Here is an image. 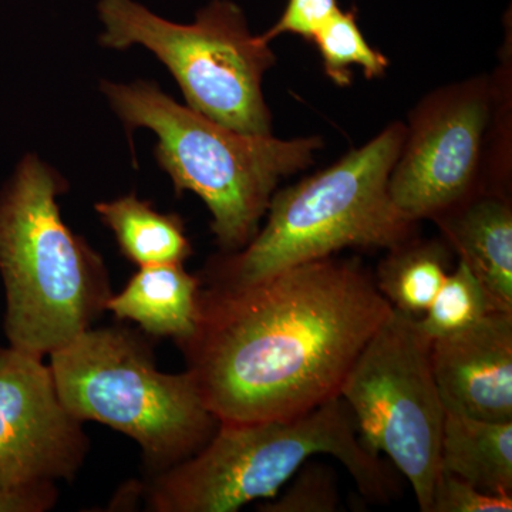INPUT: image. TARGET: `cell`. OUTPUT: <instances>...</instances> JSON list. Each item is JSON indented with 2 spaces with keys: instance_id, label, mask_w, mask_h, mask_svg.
<instances>
[{
  "instance_id": "1",
  "label": "cell",
  "mask_w": 512,
  "mask_h": 512,
  "mask_svg": "<svg viewBox=\"0 0 512 512\" xmlns=\"http://www.w3.org/2000/svg\"><path fill=\"white\" fill-rule=\"evenodd\" d=\"M357 258L335 255L244 285H208L178 345L220 423L291 419L333 397L392 312Z\"/></svg>"
},
{
  "instance_id": "2",
  "label": "cell",
  "mask_w": 512,
  "mask_h": 512,
  "mask_svg": "<svg viewBox=\"0 0 512 512\" xmlns=\"http://www.w3.org/2000/svg\"><path fill=\"white\" fill-rule=\"evenodd\" d=\"M62 174L26 154L0 188V275L10 348L43 359L92 328L111 292L103 258L67 227Z\"/></svg>"
},
{
  "instance_id": "3",
  "label": "cell",
  "mask_w": 512,
  "mask_h": 512,
  "mask_svg": "<svg viewBox=\"0 0 512 512\" xmlns=\"http://www.w3.org/2000/svg\"><path fill=\"white\" fill-rule=\"evenodd\" d=\"M100 90L127 133L147 128L156 134L158 165L178 195L194 192L207 205L224 254L247 247L279 184L311 168L325 147L320 136L278 138L234 130L183 106L154 82L103 80Z\"/></svg>"
},
{
  "instance_id": "4",
  "label": "cell",
  "mask_w": 512,
  "mask_h": 512,
  "mask_svg": "<svg viewBox=\"0 0 512 512\" xmlns=\"http://www.w3.org/2000/svg\"><path fill=\"white\" fill-rule=\"evenodd\" d=\"M404 136L406 124L393 121L325 170L278 188L264 227L247 247L212 258L207 284H251L346 248L387 251L416 237L419 222L404 215L389 192Z\"/></svg>"
},
{
  "instance_id": "5",
  "label": "cell",
  "mask_w": 512,
  "mask_h": 512,
  "mask_svg": "<svg viewBox=\"0 0 512 512\" xmlns=\"http://www.w3.org/2000/svg\"><path fill=\"white\" fill-rule=\"evenodd\" d=\"M320 454L342 463L369 500L392 497V474L360 437L348 403L336 396L291 419L220 423L194 456L156 474L147 507L235 512L252 501L275 498L306 461Z\"/></svg>"
},
{
  "instance_id": "6",
  "label": "cell",
  "mask_w": 512,
  "mask_h": 512,
  "mask_svg": "<svg viewBox=\"0 0 512 512\" xmlns=\"http://www.w3.org/2000/svg\"><path fill=\"white\" fill-rule=\"evenodd\" d=\"M49 357L63 406L136 441L156 473L194 456L220 426L190 372H160L126 329L90 328Z\"/></svg>"
},
{
  "instance_id": "7",
  "label": "cell",
  "mask_w": 512,
  "mask_h": 512,
  "mask_svg": "<svg viewBox=\"0 0 512 512\" xmlns=\"http://www.w3.org/2000/svg\"><path fill=\"white\" fill-rule=\"evenodd\" d=\"M96 10L104 49L143 46L173 74L190 109L242 133L272 134L262 83L278 59L237 3L211 0L191 23L161 18L136 0H99Z\"/></svg>"
},
{
  "instance_id": "8",
  "label": "cell",
  "mask_w": 512,
  "mask_h": 512,
  "mask_svg": "<svg viewBox=\"0 0 512 512\" xmlns=\"http://www.w3.org/2000/svg\"><path fill=\"white\" fill-rule=\"evenodd\" d=\"M430 346L416 316L392 309L340 387L360 437L407 478L423 512H430L440 473L447 413L431 369Z\"/></svg>"
},
{
  "instance_id": "9",
  "label": "cell",
  "mask_w": 512,
  "mask_h": 512,
  "mask_svg": "<svg viewBox=\"0 0 512 512\" xmlns=\"http://www.w3.org/2000/svg\"><path fill=\"white\" fill-rule=\"evenodd\" d=\"M495 74L444 84L413 107L389 180L410 220L439 217L484 190L497 113Z\"/></svg>"
},
{
  "instance_id": "10",
  "label": "cell",
  "mask_w": 512,
  "mask_h": 512,
  "mask_svg": "<svg viewBox=\"0 0 512 512\" xmlns=\"http://www.w3.org/2000/svg\"><path fill=\"white\" fill-rule=\"evenodd\" d=\"M57 394L50 366L0 349V512H45L72 481L89 440Z\"/></svg>"
},
{
  "instance_id": "11",
  "label": "cell",
  "mask_w": 512,
  "mask_h": 512,
  "mask_svg": "<svg viewBox=\"0 0 512 512\" xmlns=\"http://www.w3.org/2000/svg\"><path fill=\"white\" fill-rule=\"evenodd\" d=\"M431 369L447 412L512 421V312L494 311L431 342Z\"/></svg>"
},
{
  "instance_id": "12",
  "label": "cell",
  "mask_w": 512,
  "mask_h": 512,
  "mask_svg": "<svg viewBox=\"0 0 512 512\" xmlns=\"http://www.w3.org/2000/svg\"><path fill=\"white\" fill-rule=\"evenodd\" d=\"M433 221L451 251L490 293L495 308L512 312L510 191L484 188Z\"/></svg>"
},
{
  "instance_id": "13",
  "label": "cell",
  "mask_w": 512,
  "mask_h": 512,
  "mask_svg": "<svg viewBox=\"0 0 512 512\" xmlns=\"http://www.w3.org/2000/svg\"><path fill=\"white\" fill-rule=\"evenodd\" d=\"M200 289V276L188 274L184 264L143 266L119 295H111L106 311L181 345L194 333Z\"/></svg>"
},
{
  "instance_id": "14",
  "label": "cell",
  "mask_w": 512,
  "mask_h": 512,
  "mask_svg": "<svg viewBox=\"0 0 512 512\" xmlns=\"http://www.w3.org/2000/svg\"><path fill=\"white\" fill-rule=\"evenodd\" d=\"M440 471L485 493L512 497V421L497 423L447 412Z\"/></svg>"
},
{
  "instance_id": "15",
  "label": "cell",
  "mask_w": 512,
  "mask_h": 512,
  "mask_svg": "<svg viewBox=\"0 0 512 512\" xmlns=\"http://www.w3.org/2000/svg\"><path fill=\"white\" fill-rule=\"evenodd\" d=\"M94 210L114 234L120 252L138 268L184 264L192 245L184 221L177 214H163L150 201L127 194L113 201L97 202Z\"/></svg>"
},
{
  "instance_id": "16",
  "label": "cell",
  "mask_w": 512,
  "mask_h": 512,
  "mask_svg": "<svg viewBox=\"0 0 512 512\" xmlns=\"http://www.w3.org/2000/svg\"><path fill=\"white\" fill-rule=\"evenodd\" d=\"M453 254L444 239H407L387 249L377 268V289L393 309L420 318L453 269Z\"/></svg>"
},
{
  "instance_id": "17",
  "label": "cell",
  "mask_w": 512,
  "mask_h": 512,
  "mask_svg": "<svg viewBox=\"0 0 512 512\" xmlns=\"http://www.w3.org/2000/svg\"><path fill=\"white\" fill-rule=\"evenodd\" d=\"M498 311L490 293L463 261L448 272L427 311L417 325L430 342L476 325L488 313Z\"/></svg>"
},
{
  "instance_id": "18",
  "label": "cell",
  "mask_w": 512,
  "mask_h": 512,
  "mask_svg": "<svg viewBox=\"0 0 512 512\" xmlns=\"http://www.w3.org/2000/svg\"><path fill=\"white\" fill-rule=\"evenodd\" d=\"M323 70L336 86L348 87L353 82V67H359L366 79H377L386 73L389 59L367 43L357 23L355 10L340 9L313 35Z\"/></svg>"
},
{
  "instance_id": "19",
  "label": "cell",
  "mask_w": 512,
  "mask_h": 512,
  "mask_svg": "<svg viewBox=\"0 0 512 512\" xmlns=\"http://www.w3.org/2000/svg\"><path fill=\"white\" fill-rule=\"evenodd\" d=\"M285 493L261 505L262 512H335L339 507L335 474L322 463L306 461Z\"/></svg>"
},
{
  "instance_id": "20",
  "label": "cell",
  "mask_w": 512,
  "mask_h": 512,
  "mask_svg": "<svg viewBox=\"0 0 512 512\" xmlns=\"http://www.w3.org/2000/svg\"><path fill=\"white\" fill-rule=\"evenodd\" d=\"M511 495L485 493L453 474L440 471L430 512H511Z\"/></svg>"
},
{
  "instance_id": "21",
  "label": "cell",
  "mask_w": 512,
  "mask_h": 512,
  "mask_svg": "<svg viewBox=\"0 0 512 512\" xmlns=\"http://www.w3.org/2000/svg\"><path fill=\"white\" fill-rule=\"evenodd\" d=\"M339 10L338 0H288L281 18L261 36L269 43L282 35H295L311 42L313 35Z\"/></svg>"
}]
</instances>
